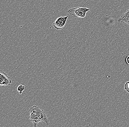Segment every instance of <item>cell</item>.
Returning <instances> with one entry per match:
<instances>
[{
    "label": "cell",
    "mask_w": 129,
    "mask_h": 127,
    "mask_svg": "<svg viewBox=\"0 0 129 127\" xmlns=\"http://www.w3.org/2000/svg\"><path fill=\"white\" fill-rule=\"evenodd\" d=\"M41 110L39 107L36 106H33L30 109L29 118L30 121L34 124V127H36L38 124L40 122L38 116V113Z\"/></svg>",
    "instance_id": "obj_1"
},
{
    "label": "cell",
    "mask_w": 129,
    "mask_h": 127,
    "mask_svg": "<svg viewBox=\"0 0 129 127\" xmlns=\"http://www.w3.org/2000/svg\"><path fill=\"white\" fill-rule=\"evenodd\" d=\"M90 9L87 8H75L69 10L67 13L76 17L84 18L86 16V13L89 11Z\"/></svg>",
    "instance_id": "obj_2"
},
{
    "label": "cell",
    "mask_w": 129,
    "mask_h": 127,
    "mask_svg": "<svg viewBox=\"0 0 129 127\" xmlns=\"http://www.w3.org/2000/svg\"><path fill=\"white\" fill-rule=\"evenodd\" d=\"M68 16L58 18L53 23L54 27L57 30H61L64 27L68 18Z\"/></svg>",
    "instance_id": "obj_3"
},
{
    "label": "cell",
    "mask_w": 129,
    "mask_h": 127,
    "mask_svg": "<svg viewBox=\"0 0 129 127\" xmlns=\"http://www.w3.org/2000/svg\"><path fill=\"white\" fill-rule=\"evenodd\" d=\"M12 83L10 78L2 70H0V85L1 86H10Z\"/></svg>",
    "instance_id": "obj_4"
},
{
    "label": "cell",
    "mask_w": 129,
    "mask_h": 127,
    "mask_svg": "<svg viewBox=\"0 0 129 127\" xmlns=\"http://www.w3.org/2000/svg\"><path fill=\"white\" fill-rule=\"evenodd\" d=\"M38 116L40 122L43 123L47 125H49L50 123V120L48 119L46 114L43 110H41L38 113Z\"/></svg>",
    "instance_id": "obj_5"
},
{
    "label": "cell",
    "mask_w": 129,
    "mask_h": 127,
    "mask_svg": "<svg viewBox=\"0 0 129 127\" xmlns=\"http://www.w3.org/2000/svg\"><path fill=\"white\" fill-rule=\"evenodd\" d=\"M118 22L129 25V9L121 16L120 18L118 19Z\"/></svg>",
    "instance_id": "obj_6"
},
{
    "label": "cell",
    "mask_w": 129,
    "mask_h": 127,
    "mask_svg": "<svg viewBox=\"0 0 129 127\" xmlns=\"http://www.w3.org/2000/svg\"><path fill=\"white\" fill-rule=\"evenodd\" d=\"M25 86L23 85H20L18 86V87L17 88V90L19 92L20 94H22L23 91L25 90Z\"/></svg>",
    "instance_id": "obj_7"
},
{
    "label": "cell",
    "mask_w": 129,
    "mask_h": 127,
    "mask_svg": "<svg viewBox=\"0 0 129 127\" xmlns=\"http://www.w3.org/2000/svg\"><path fill=\"white\" fill-rule=\"evenodd\" d=\"M124 89L129 93V81L126 82L124 86Z\"/></svg>",
    "instance_id": "obj_8"
},
{
    "label": "cell",
    "mask_w": 129,
    "mask_h": 127,
    "mask_svg": "<svg viewBox=\"0 0 129 127\" xmlns=\"http://www.w3.org/2000/svg\"><path fill=\"white\" fill-rule=\"evenodd\" d=\"M125 61L126 63L129 65V56H128L126 58Z\"/></svg>",
    "instance_id": "obj_9"
},
{
    "label": "cell",
    "mask_w": 129,
    "mask_h": 127,
    "mask_svg": "<svg viewBox=\"0 0 129 127\" xmlns=\"http://www.w3.org/2000/svg\"><path fill=\"white\" fill-rule=\"evenodd\" d=\"M10 1H11V0H10Z\"/></svg>",
    "instance_id": "obj_10"
}]
</instances>
